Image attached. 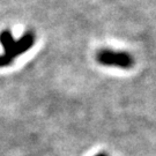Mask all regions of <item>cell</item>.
I'll list each match as a JSON object with an SVG mask.
<instances>
[{
	"label": "cell",
	"mask_w": 156,
	"mask_h": 156,
	"mask_svg": "<svg viewBox=\"0 0 156 156\" xmlns=\"http://www.w3.org/2000/svg\"><path fill=\"white\" fill-rule=\"evenodd\" d=\"M97 62L104 66H116L128 69L133 66V58L127 52L112 51L111 49H102L97 53Z\"/></svg>",
	"instance_id": "cell-1"
},
{
	"label": "cell",
	"mask_w": 156,
	"mask_h": 156,
	"mask_svg": "<svg viewBox=\"0 0 156 156\" xmlns=\"http://www.w3.org/2000/svg\"><path fill=\"white\" fill-rule=\"evenodd\" d=\"M34 43H35V34L33 31H28L23 36H21L20 39H17L15 42V44L13 45V48L11 49V51L7 52V53H4V56L6 57L7 60L13 62V60L16 57L21 56L22 53L27 52L34 45Z\"/></svg>",
	"instance_id": "cell-2"
},
{
	"label": "cell",
	"mask_w": 156,
	"mask_h": 156,
	"mask_svg": "<svg viewBox=\"0 0 156 156\" xmlns=\"http://www.w3.org/2000/svg\"><path fill=\"white\" fill-rule=\"evenodd\" d=\"M15 42L16 41L13 37L11 30L6 29V30H2L0 33V44H1L2 49H4V53L9 52L11 49L13 48V45L15 44Z\"/></svg>",
	"instance_id": "cell-3"
},
{
	"label": "cell",
	"mask_w": 156,
	"mask_h": 156,
	"mask_svg": "<svg viewBox=\"0 0 156 156\" xmlns=\"http://www.w3.org/2000/svg\"><path fill=\"white\" fill-rule=\"evenodd\" d=\"M95 156H108V155L104 154V153H100V154H97V155H95Z\"/></svg>",
	"instance_id": "cell-4"
}]
</instances>
